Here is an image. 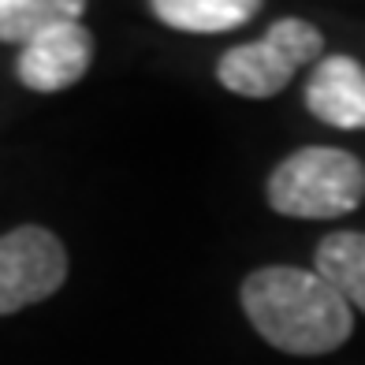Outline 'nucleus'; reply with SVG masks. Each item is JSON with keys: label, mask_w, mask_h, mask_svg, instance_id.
<instances>
[{"label": "nucleus", "mask_w": 365, "mask_h": 365, "mask_svg": "<svg viewBox=\"0 0 365 365\" xmlns=\"http://www.w3.org/2000/svg\"><path fill=\"white\" fill-rule=\"evenodd\" d=\"M239 302L257 336L284 354H331L354 331L346 298L317 272L294 264H264L250 272L239 287Z\"/></svg>", "instance_id": "1"}, {"label": "nucleus", "mask_w": 365, "mask_h": 365, "mask_svg": "<svg viewBox=\"0 0 365 365\" xmlns=\"http://www.w3.org/2000/svg\"><path fill=\"white\" fill-rule=\"evenodd\" d=\"M264 194L279 217L336 220L365 202V164L336 145H302L272 168Z\"/></svg>", "instance_id": "2"}, {"label": "nucleus", "mask_w": 365, "mask_h": 365, "mask_svg": "<svg viewBox=\"0 0 365 365\" xmlns=\"http://www.w3.org/2000/svg\"><path fill=\"white\" fill-rule=\"evenodd\" d=\"M321 56H324V34L298 15H287V19H276L264 30V38L231 45L217 63V78L231 93L264 101V97L287 90L291 78L306 63H317Z\"/></svg>", "instance_id": "3"}, {"label": "nucleus", "mask_w": 365, "mask_h": 365, "mask_svg": "<svg viewBox=\"0 0 365 365\" xmlns=\"http://www.w3.org/2000/svg\"><path fill=\"white\" fill-rule=\"evenodd\" d=\"M68 279V250L41 224H19L0 235V317L53 298Z\"/></svg>", "instance_id": "4"}, {"label": "nucleus", "mask_w": 365, "mask_h": 365, "mask_svg": "<svg viewBox=\"0 0 365 365\" xmlns=\"http://www.w3.org/2000/svg\"><path fill=\"white\" fill-rule=\"evenodd\" d=\"M93 34L82 23H56L41 38H34L15 63V75L34 93H60L90 71Z\"/></svg>", "instance_id": "5"}, {"label": "nucleus", "mask_w": 365, "mask_h": 365, "mask_svg": "<svg viewBox=\"0 0 365 365\" xmlns=\"http://www.w3.org/2000/svg\"><path fill=\"white\" fill-rule=\"evenodd\" d=\"M306 108L336 130H365V68L346 53L321 56L306 78Z\"/></svg>", "instance_id": "6"}, {"label": "nucleus", "mask_w": 365, "mask_h": 365, "mask_svg": "<svg viewBox=\"0 0 365 365\" xmlns=\"http://www.w3.org/2000/svg\"><path fill=\"white\" fill-rule=\"evenodd\" d=\"M149 11L182 34H224L246 26L261 11L257 0H153Z\"/></svg>", "instance_id": "7"}, {"label": "nucleus", "mask_w": 365, "mask_h": 365, "mask_svg": "<svg viewBox=\"0 0 365 365\" xmlns=\"http://www.w3.org/2000/svg\"><path fill=\"white\" fill-rule=\"evenodd\" d=\"M313 272L336 287L346 306L365 313V231H331L313 250Z\"/></svg>", "instance_id": "8"}, {"label": "nucleus", "mask_w": 365, "mask_h": 365, "mask_svg": "<svg viewBox=\"0 0 365 365\" xmlns=\"http://www.w3.org/2000/svg\"><path fill=\"white\" fill-rule=\"evenodd\" d=\"M82 0H0V41L30 45L56 23H82Z\"/></svg>", "instance_id": "9"}]
</instances>
